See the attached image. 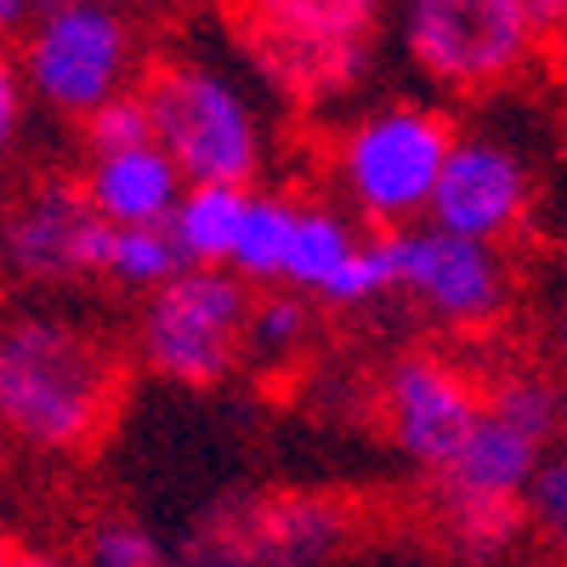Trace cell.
Masks as SVG:
<instances>
[{"mask_svg":"<svg viewBox=\"0 0 567 567\" xmlns=\"http://www.w3.org/2000/svg\"><path fill=\"white\" fill-rule=\"evenodd\" d=\"M125 363L103 329L69 312L0 323V425L40 454H91L120 414Z\"/></svg>","mask_w":567,"mask_h":567,"instance_id":"1","label":"cell"},{"mask_svg":"<svg viewBox=\"0 0 567 567\" xmlns=\"http://www.w3.org/2000/svg\"><path fill=\"white\" fill-rule=\"evenodd\" d=\"M136 103L148 142L176 165L182 187H256L267 165V131L250 91L205 58L142 63Z\"/></svg>","mask_w":567,"mask_h":567,"instance_id":"2","label":"cell"},{"mask_svg":"<svg viewBox=\"0 0 567 567\" xmlns=\"http://www.w3.org/2000/svg\"><path fill=\"white\" fill-rule=\"evenodd\" d=\"M250 69L296 109L352 97L381 58V7L369 0H256L227 12Z\"/></svg>","mask_w":567,"mask_h":567,"instance_id":"3","label":"cell"},{"mask_svg":"<svg viewBox=\"0 0 567 567\" xmlns=\"http://www.w3.org/2000/svg\"><path fill=\"white\" fill-rule=\"evenodd\" d=\"M454 120L432 103H374L352 114L329 148L341 199L369 221V233H403L425 221V199L454 148Z\"/></svg>","mask_w":567,"mask_h":567,"instance_id":"4","label":"cell"},{"mask_svg":"<svg viewBox=\"0 0 567 567\" xmlns=\"http://www.w3.org/2000/svg\"><path fill=\"white\" fill-rule=\"evenodd\" d=\"M18 80L23 97L58 109L69 120L97 114L103 103L125 97L142 74V29L120 7H97V0H58L40 7L29 34L18 40Z\"/></svg>","mask_w":567,"mask_h":567,"instance_id":"5","label":"cell"},{"mask_svg":"<svg viewBox=\"0 0 567 567\" xmlns=\"http://www.w3.org/2000/svg\"><path fill=\"white\" fill-rule=\"evenodd\" d=\"M561 7L539 0H414L403 7V52L443 91H499L534 69Z\"/></svg>","mask_w":567,"mask_h":567,"instance_id":"6","label":"cell"},{"mask_svg":"<svg viewBox=\"0 0 567 567\" xmlns=\"http://www.w3.org/2000/svg\"><path fill=\"white\" fill-rule=\"evenodd\" d=\"M358 528V511L336 494L267 488L210 505L182 550V567H318Z\"/></svg>","mask_w":567,"mask_h":567,"instance_id":"7","label":"cell"},{"mask_svg":"<svg viewBox=\"0 0 567 567\" xmlns=\"http://www.w3.org/2000/svg\"><path fill=\"white\" fill-rule=\"evenodd\" d=\"M250 290L221 267H182L136 312V358L165 381L216 386L245 358Z\"/></svg>","mask_w":567,"mask_h":567,"instance_id":"8","label":"cell"},{"mask_svg":"<svg viewBox=\"0 0 567 567\" xmlns=\"http://www.w3.org/2000/svg\"><path fill=\"white\" fill-rule=\"evenodd\" d=\"M392 290L449 329H494L511 307V267L494 245H471L414 221L392 233Z\"/></svg>","mask_w":567,"mask_h":567,"instance_id":"9","label":"cell"},{"mask_svg":"<svg viewBox=\"0 0 567 567\" xmlns=\"http://www.w3.org/2000/svg\"><path fill=\"white\" fill-rule=\"evenodd\" d=\"M97 239L103 221L80 199L74 176H40L0 210V267L34 290L97 278Z\"/></svg>","mask_w":567,"mask_h":567,"instance_id":"10","label":"cell"},{"mask_svg":"<svg viewBox=\"0 0 567 567\" xmlns=\"http://www.w3.org/2000/svg\"><path fill=\"white\" fill-rule=\"evenodd\" d=\"M528 205H534V171L511 142L454 136L432 199H425V227L499 250L528 221Z\"/></svg>","mask_w":567,"mask_h":567,"instance_id":"11","label":"cell"},{"mask_svg":"<svg viewBox=\"0 0 567 567\" xmlns=\"http://www.w3.org/2000/svg\"><path fill=\"white\" fill-rule=\"evenodd\" d=\"M381 414H386V432L403 449V460L443 477L483 414V386L437 352H409L381 381Z\"/></svg>","mask_w":567,"mask_h":567,"instance_id":"12","label":"cell"},{"mask_svg":"<svg viewBox=\"0 0 567 567\" xmlns=\"http://www.w3.org/2000/svg\"><path fill=\"white\" fill-rule=\"evenodd\" d=\"M74 182H80V199L91 205V216L103 227H165L176 199H182V176L154 142L85 159V171Z\"/></svg>","mask_w":567,"mask_h":567,"instance_id":"13","label":"cell"},{"mask_svg":"<svg viewBox=\"0 0 567 567\" xmlns=\"http://www.w3.org/2000/svg\"><path fill=\"white\" fill-rule=\"evenodd\" d=\"M550 449L539 437H528L523 425H511L499 414H477L471 425L465 449L449 460V471L437 477V494H465V499H499V505H516V494L528 488L534 465L545 460Z\"/></svg>","mask_w":567,"mask_h":567,"instance_id":"14","label":"cell"},{"mask_svg":"<svg viewBox=\"0 0 567 567\" xmlns=\"http://www.w3.org/2000/svg\"><path fill=\"white\" fill-rule=\"evenodd\" d=\"M363 239V227L352 216H341L336 205H323V199H296V216H290V245H284V278H278V290H290V296H318L329 301L336 296V284L352 261Z\"/></svg>","mask_w":567,"mask_h":567,"instance_id":"15","label":"cell"},{"mask_svg":"<svg viewBox=\"0 0 567 567\" xmlns=\"http://www.w3.org/2000/svg\"><path fill=\"white\" fill-rule=\"evenodd\" d=\"M245 199H250V187H182V199L165 221L176 256L187 267L227 272L233 239H239V221H245Z\"/></svg>","mask_w":567,"mask_h":567,"instance_id":"16","label":"cell"},{"mask_svg":"<svg viewBox=\"0 0 567 567\" xmlns=\"http://www.w3.org/2000/svg\"><path fill=\"white\" fill-rule=\"evenodd\" d=\"M290 216H296V194L250 187L239 239H233V256H227V272L239 278L245 290H278V278H284V245H290Z\"/></svg>","mask_w":567,"mask_h":567,"instance_id":"17","label":"cell"},{"mask_svg":"<svg viewBox=\"0 0 567 567\" xmlns=\"http://www.w3.org/2000/svg\"><path fill=\"white\" fill-rule=\"evenodd\" d=\"M182 267L187 261L176 256L165 227H103V239H97V278L120 284V290L154 296Z\"/></svg>","mask_w":567,"mask_h":567,"instance_id":"18","label":"cell"},{"mask_svg":"<svg viewBox=\"0 0 567 567\" xmlns=\"http://www.w3.org/2000/svg\"><path fill=\"white\" fill-rule=\"evenodd\" d=\"M437 534L460 561H499L516 534H523V511L499 499H465V494H437Z\"/></svg>","mask_w":567,"mask_h":567,"instance_id":"19","label":"cell"},{"mask_svg":"<svg viewBox=\"0 0 567 567\" xmlns=\"http://www.w3.org/2000/svg\"><path fill=\"white\" fill-rule=\"evenodd\" d=\"M312 341V301L290 290H250L245 312V358L256 363H290Z\"/></svg>","mask_w":567,"mask_h":567,"instance_id":"20","label":"cell"},{"mask_svg":"<svg viewBox=\"0 0 567 567\" xmlns=\"http://www.w3.org/2000/svg\"><path fill=\"white\" fill-rule=\"evenodd\" d=\"M483 409L511 420V425H523V432L539 437L545 449L561 432V392H556L550 374H539V369H505V374H494V381L483 386Z\"/></svg>","mask_w":567,"mask_h":567,"instance_id":"21","label":"cell"},{"mask_svg":"<svg viewBox=\"0 0 567 567\" xmlns=\"http://www.w3.org/2000/svg\"><path fill=\"white\" fill-rule=\"evenodd\" d=\"M85 567H165V550L131 516H103L85 539Z\"/></svg>","mask_w":567,"mask_h":567,"instance_id":"22","label":"cell"},{"mask_svg":"<svg viewBox=\"0 0 567 567\" xmlns=\"http://www.w3.org/2000/svg\"><path fill=\"white\" fill-rule=\"evenodd\" d=\"M516 511H523V528H534L545 539L567 534V465H561V454H545L534 465L528 488L516 494Z\"/></svg>","mask_w":567,"mask_h":567,"instance_id":"23","label":"cell"},{"mask_svg":"<svg viewBox=\"0 0 567 567\" xmlns=\"http://www.w3.org/2000/svg\"><path fill=\"white\" fill-rule=\"evenodd\" d=\"M80 131H85L91 159H103V154H125V148H142V142H148V114H142V103H136V85L125 91V97L103 103L97 114H85V120H80Z\"/></svg>","mask_w":567,"mask_h":567,"instance_id":"24","label":"cell"},{"mask_svg":"<svg viewBox=\"0 0 567 567\" xmlns=\"http://www.w3.org/2000/svg\"><path fill=\"white\" fill-rule=\"evenodd\" d=\"M18 131H23V80L12 63V45H0V159L12 154Z\"/></svg>","mask_w":567,"mask_h":567,"instance_id":"25","label":"cell"},{"mask_svg":"<svg viewBox=\"0 0 567 567\" xmlns=\"http://www.w3.org/2000/svg\"><path fill=\"white\" fill-rule=\"evenodd\" d=\"M34 0H0V45L7 40H23L29 34V23H34Z\"/></svg>","mask_w":567,"mask_h":567,"instance_id":"26","label":"cell"},{"mask_svg":"<svg viewBox=\"0 0 567 567\" xmlns=\"http://www.w3.org/2000/svg\"><path fill=\"white\" fill-rule=\"evenodd\" d=\"M18 567H80V561L52 556V550H18Z\"/></svg>","mask_w":567,"mask_h":567,"instance_id":"27","label":"cell"},{"mask_svg":"<svg viewBox=\"0 0 567 567\" xmlns=\"http://www.w3.org/2000/svg\"><path fill=\"white\" fill-rule=\"evenodd\" d=\"M0 567H18V545H12L7 528H0Z\"/></svg>","mask_w":567,"mask_h":567,"instance_id":"28","label":"cell"}]
</instances>
